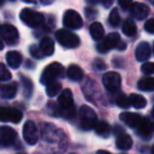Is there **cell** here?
I'll return each instance as SVG.
<instances>
[{"mask_svg": "<svg viewBox=\"0 0 154 154\" xmlns=\"http://www.w3.org/2000/svg\"><path fill=\"white\" fill-rule=\"evenodd\" d=\"M58 104L61 107L62 113L65 118L72 119L75 116V103H73L72 92L70 89H64L61 92V94L58 97Z\"/></svg>", "mask_w": 154, "mask_h": 154, "instance_id": "cell-1", "label": "cell"}, {"mask_svg": "<svg viewBox=\"0 0 154 154\" xmlns=\"http://www.w3.org/2000/svg\"><path fill=\"white\" fill-rule=\"evenodd\" d=\"M20 19L24 24L34 29L40 27L44 24V16L41 13L27 8H23L20 12Z\"/></svg>", "mask_w": 154, "mask_h": 154, "instance_id": "cell-2", "label": "cell"}, {"mask_svg": "<svg viewBox=\"0 0 154 154\" xmlns=\"http://www.w3.org/2000/svg\"><path fill=\"white\" fill-rule=\"evenodd\" d=\"M80 123H81V128L83 130H91L95 127L97 123V116L95 111L89 106H82L80 108Z\"/></svg>", "mask_w": 154, "mask_h": 154, "instance_id": "cell-3", "label": "cell"}, {"mask_svg": "<svg viewBox=\"0 0 154 154\" xmlns=\"http://www.w3.org/2000/svg\"><path fill=\"white\" fill-rule=\"evenodd\" d=\"M63 72H64V67L62 66V64L58 62H53L48 66L45 67L42 75H41L40 82L43 85H47L51 82L56 81L57 78L62 77Z\"/></svg>", "mask_w": 154, "mask_h": 154, "instance_id": "cell-4", "label": "cell"}, {"mask_svg": "<svg viewBox=\"0 0 154 154\" xmlns=\"http://www.w3.org/2000/svg\"><path fill=\"white\" fill-rule=\"evenodd\" d=\"M57 41L65 48H75L80 45V38L67 29H59L56 32Z\"/></svg>", "mask_w": 154, "mask_h": 154, "instance_id": "cell-5", "label": "cell"}, {"mask_svg": "<svg viewBox=\"0 0 154 154\" xmlns=\"http://www.w3.org/2000/svg\"><path fill=\"white\" fill-rule=\"evenodd\" d=\"M120 42H121L120 34H118V32H110L109 35H107V36L97 44V48L100 53L105 54L112 48H118V45L120 44Z\"/></svg>", "mask_w": 154, "mask_h": 154, "instance_id": "cell-6", "label": "cell"}, {"mask_svg": "<svg viewBox=\"0 0 154 154\" xmlns=\"http://www.w3.org/2000/svg\"><path fill=\"white\" fill-rule=\"evenodd\" d=\"M63 24L70 29H80L83 26V19L78 12L68 10L65 12L63 17Z\"/></svg>", "mask_w": 154, "mask_h": 154, "instance_id": "cell-7", "label": "cell"}, {"mask_svg": "<svg viewBox=\"0 0 154 154\" xmlns=\"http://www.w3.org/2000/svg\"><path fill=\"white\" fill-rule=\"evenodd\" d=\"M102 81H103V85L105 86V88L110 92L118 91L121 87V83H122L121 75L118 72H114V71L106 72L103 75Z\"/></svg>", "mask_w": 154, "mask_h": 154, "instance_id": "cell-8", "label": "cell"}, {"mask_svg": "<svg viewBox=\"0 0 154 154\" xmlns=\"http://www.w3.org/2000/svg\"><path fill=\"white\" fill-rule=\"evenodd\" d=\"M22 112L16 108L0 107V122H12L17 124L22 120Z\"/></svg>", "mask_w": 154, "mask_h": 154, "instance_id": "cell-9", "label": "cell"}, {"mask_svg": "<svg viewBox=\"0 0 154 154\" xmlns=\"http://www.w3.org/2000/svg\"><path fill=\"white\" fill-rule=\"evenodd\" d=\"M0 35L8 45H14L19 40L18 29L12 24H3L0 26Z\"/></svg>", "mask_w": 154, "mask_h": 154, "instance_id": "cell-10", "label": "cell"}, {"mask_svg": "<svg viewBox=\"0 0 154 154\" xmlns=\"http://www.w3.org/2000/svg\"><path fill=\"white\" fill-rule=\"evenodd\" d=\"M23 138L29 145H35L37 144L39 140V132L37 129V126L35 125L34 122L27 121L23 126Z\"/></svg>", "mask_w": 154, "mask_h": 154, "instance_id": "cell-11", "label": "cell"}, {"mask_svg": "<svg viewBox=\"0 0 154 154\" xmlns=\"http://www.w3.org/2000/svg\"><path fill=\"white\" fill-rule=\"evenodd\" d=\"M17 140V132L8 126H0V146L8 147L15 144Z\"/></svg>", "mask_w": 154, "mask_h": 154, "instance_id": "cell-12", "label": "cell"}, {"mask_svg": "<svg viewBox=\"0 0 154 154\" xmlns=\"http://www.w3.org/2000/svg\"><path fill=\"white\" fill-rule=\"evenodd\" d=\"M137 129V134L138 136L143 138V140H149L151 137H152L153 133H154V126L152 122H151L149 119L145 118V119H142L140 121V125L136 127Z\"/></svg>", "mask_w": 154, "mask_h": 154, "instance_id": "cell-13", "label": "cell"}, {"mask_svg": "<svg viewBox=\"0 0 154 154\" xmlns=\"http://www.w3.org/2000/svg\"><path fill=\"white\" fill-rule=\"evenodd\" d=\"M129 11H130L131 16L133 17V18H135L136 20H140V21L144 20L149 15V8L146 4L140 3V2L133 3Z\"/></svg>", "mask_w": 154, "mask_h": 154, "instance_id": "cell-14", "label": "cell"}, {"mask_svg": "<svg viewBox=\"0 0 154 154\" xmlns=\"http://www.w3.org/2000/svg\"><path fill=\"white\" fill-rule=\"evenodd\" d=\"M120 120L123 123H125L128 127L136 129V127L140 125V121H142V116L134 112H122L120 114Z\"/></svg>", "mask_w": 154, "mask_h": 154, "instance_id": "cell-15", "label": "cell"}, {"mask_svg": "<svg viewBox=\"0 0 154 154\" xmlns=\"http://www.w3.org/2000/svg\"><path fill=\"white\" fill-rule=\"evenodd\" d=\"M151 56V47L148 42H140L135 48V58L137 61L145 62L150 58Z\"/></svg>", "mask_w": 154, "mask_h": 154, "instance_id": "cell-16", "label": "cell"}, {"mask_svg": "<svg viewBox=\"0 0 154 154\" xmlns=\"http://www.w3.org/2000/svg\"><path fill=\"white\" fill-rule=\"evenodd\" d=\"M6 62H8L10 67H12V68H14V69H17L22 64V56H21V54L18 53V51H11L6 54Z\"/></svg>", "mask_w": 154, "mask_h": 154, "instance_id": "cell-17", "label": "cell"}, {"mask_svg": "<svg viewBox=\"0 0 154 154\" xmlns=\"http://www.w3.org/2000/svg\"><path fill=\"white\" fill-rule=\"evenodd\" d=\"M116 145L120 150H129L133 145V140H132L130 135L126 133H122L116 136Z\"/></svg>", "mask_w": 154, "mask_h": 154, "instance_id": "cell-18", "label": "cell"}, {"mask_svg": "<svg viewBox=\"0 0 154 154\" xmlns=\"http://www.w3.org/2000/svg\"><path fill=\"white\" fill-rule=\"evenodd\" d=\"M40 49L44 54L45 57H49L55 51V42L49 37H44L40 42Z\"/></svg>", "mask_w": 154, "mask_h": 154, "instance_id": "cell-19", "label": "cell"}, {"mask_svg": "<svg viewBox=\"0 0 154 154\" xmlns=\"http://www.w3.org/2000/svg\"><path fill=\"white\" fill-rule=\"evenodd\" d=\"M90 36L94 41H101L104 38L105 29L100 22H93L89 27Z\"/></svg>", "mask_w": 154, "mask_h": 154, "instance_id": "cell-20", "label": "cell"}, {"mask_svg": "<svg viewBox=\"0 0 154 154\" xmlns=\"http://www.w3.org/2000/svg\"><path fill=\"white\" fill-rule=\"evenodd\" d=\"M17 93V84L15 82L3 85L0 88V97L2 99H13Z\"/></svg>", "mask_w": 154, "mask_h": 154, "instance_id": "cell-21", "label": "cell"}, {"mask_svg": "<svg viewBox=\"0 0 154 154\" xmlns=\"http://www.w3.org/2000/svg\"><path fill=\"white\" fill-rule=\"evenodd\" d=\"M94 131L99 136L107 138V137H109L110 134H111V128H110L109 124L107 122L101 121V122L97 123V125H95V127H94Z\"/></svg>", "mask_w": 154, "mask_h": 154, "instance_id": "cell-22", "label": "cell"}, {"mask_svg": "<svg viewBox=\"0 0 154 154\" xmlns=\"http://www.w3.org/2000/svg\"><path fill=\"white\" fill-rule=\"evenodd\" d=\"M67 77L72 81H81L84 77V71L80 66L72 64L67 68Z\"/></svg>", "mask_w": 154, "mask_h": 154, "instance_id": "cell-23", "label": "cell"}, {"mask_svg": "<svg viewBox=\"0 0 154 154\" xmlns=\"http://www.w3.org/2000/svg\"><path fill=\"white\" fill-rule=\"evenodd\" d=\"M138 89L143 91H154V78H143L137 83Z\"/></svg>", "mask_w": 154, "mask_h": 154, "instance_id": "cell-24", "label": "cell"}, {"mask_svg": "<svg viewBox=\"0 0 154 154\" xmlns=\"http://www.w3.org/2000/svg\"><path fill=\"white\" fill-rule=\"evenodd\" d=\"M129 97H130V101H131V105L134 108H136V109H142V108H144L147 105V100L140 94L131 93Z\"/></svg>", "mask_w": 154, "mask_h": 154, "instance_id": "cell-25", "label": "cell"}, {"mask_svg": "<svg viewBox=\"0 0 154 154\" xmlns=\"http://www.w3.org/2000/svg\"><path fill=\"white\" fill-rule=\"evenodd\" d=\"M61 89H62L61 83L57 81H53L46 85V94L48 95L49 97H54L57 94H59Z\"/></svg>", "mask_w": 154, "mask_h": 154, "instance_id": "cell-26", "label": "cell"}, {"mask_svg": "<svg viewBox=\"0 0 154 154\" xmlns=\"http://www.w3.org/2000/svg\"><path fill=\"white\" fill-rule=\"evenodd\" d=\"M122 31L127 37L134 36V35H135V32H136L135 23H134L131 19H127V20L124 22V24L122 26Z\"/></svg>", "mask_w": 154, "mask_h": 154, "instance_id": "cell-27", "label": "cell"}, {"mask_svg": "<svg viewBox=\"0 0 154 154\" xmlns=\"http://www.w3.org/2000/svg\"><path fill=\"white\" fill-rule=\"evenodd\" d=\"M116 104H118L119 107L124 108V109H128L131 105V101H130V97H128L126 94H120L116 97Z\"/></svg>", "mask_w": 154, "mask_h": 154, "instance_id": "cell-28", "label": "cell"}, {"mask_svg": "<svg viewBox=\"0 0 154 154\" xmlns=\"http://www.w3.org/2000/svg\"><path fill=\"white\" fill-rule=\"evenodd\" d=\"M21 82H22L23 89H24V94L26 97H29L32 93V81L26 77H21Z\"/></svg>", "mask_w": 154, "mask_h": 154, "instance_id": "cell-29", "label": "cell"}, {"mask_svg": "<svg viewBox=\"0 0 154 154\" xmlns=\"http://www.w3.org/2000/svg\"><path fill=\"white\" fill-rule=\"evenodd\" d=\"M120 21H121V16H120V13H119V10L116 8H112L109 15V23L112 26H118L120 24Z\"/></svg>", "mask_w": 154, "mask_h": 154, "instance_id": "cell-30", "label": "cell"}, {"mask_svg": "<svg viewBox=\"0 0 154 154\" xmlns=\"http://www.w3.org/2000/svg\"><path fill=\"white\" fill-rule=\"evenodd\" d=\"M12 79V73L8 71L5 65L0 63V81H10Z\"/></svg>", "mask_w": 154, "mask_h": 154, "instance_id": "cell-31", "label": "cell"}, {"mask_svg": "<svg viewBox=\"0 0 154 154\" xmlns=\"http://www.w3.org/2000/svg\"><path fill=\"white\" fill-rule=\"evenodd\" d=\"M140 70L145 75H152L154 73V63L153 62H145L140 67Z\"/></svg>", "mask_w": 154, "mask_h": 154, "instance_id": "cell-32", "label": "cell"}, {"mask_svg": "<svg viewBox=\"0 0 154 154\" xmlns=\"http://www.w3.org/2000/svg\"><path fill=\"white\" fill-rule=\"evenodd\" d=\"M29 51H31V55L34 58H36V59H42V58L45 57L44 54H43L42 51L40 49V47L36 46V45H32Z\"/></svg>", "mask_w": 154, "mask_h": 154, "instance_id": "cell-33", "label": "cell"}, {"mask_svg": "<svg viewBox=\"0 0 154 154\" xmlns=\"http://www.w3.org/2000/svg\"><path fill=\"white\" fill-rule=\"evenodd\" d=\"M144 29L147 32L154 34V19H149V20H147L144 25Z\"/></svg>", "mask_w": 154, "mask_h": 154, "instance_id": "cell-34", "label": "cell"}, {"mask_svg": "<svg viewBox=\"0 0 154 154\" xmlns=\"http://www.w3.org/2000/svg\"><path fill=\"white\" fill-rule=\"evenodd\" d=\"M133 0H119V4L123 10H130V8L133 4Z\"/></svg>", "mask_w": 154, "mask_h": 154, "instance_id": "cell-35", "label": "cell"}, {"mask_svg": "<svg viewBox=\"0 0 154 154\" xmlns=\"http://www.w3.org/2000/svg\"><path fill=\"white\" fill-rule=\"evenodd\" d=\"M93 66H94V68L97 69V70H104V69H106V64L102 61L101 59H95L94 63H93Z\"/></svg>", "mask_w": 154, "mask_h": 154, "instance_id": "cell-36", "label": "cell"}, {"mask_svg": "<svg viewBox=\"0 0 154 154\" xmlns=\"http://www.w3.org/2000/svg\"><path fill=\"white\" fill-rule=\"evenodd\" d=\"M85 14H86V16H87V18L88 19H92L94 16H97V11H94L93 8H87L85 10Z\"/></svg>", "mask_w": 154, "mask_h": 154, "instance_id": "cell-37", "label": "cell"}, {"mask_svg": "<svg viewBox=\"0 0 154 154\" xmlns=\"http://www.w3.org/2000/svg\"><path fill=\"white\" fill-rule=\"evenodd\" d=\"M113 132H114V134L118 136L119 134L124 133V129L122 127H120V126H116V127H114V129H113Z\"/></svg>", "mask_w": 154, "mask_h": 154, "instance_id": "cell-38", "label": "cell"}, {"mask_svg": "<svg viewBox=\"0 0 154 154\" xmlns=\"http://www.w3.org/2000/svg\"><path fill=\"white\" fill-rule=\"evenodd\" d=\"M101 3L105 8H110L112 5V3H113V0H101Z\"/></svg>", "mask_w": 154, "mask_h": 154, "instance_id": "cell-39", "label": "cell"}, {"mask_svg": "<svg viewBox=\"0 0 154 154\" xmlns=\"http://www.w3.org/2000/svg\"><path fill=\"white\" fill-rule=\"evenodd\" d=\"M125 48H126V43L124 42V41L121 40L120 44L118 45V49H120V51H124Z\"/></svg>", "mask_w": 154, "mask_h": 154, "instance_id": "cell-40", "label": "cell"}, {"mask_svg": "<svg viewBox=\"0 0 154 154\" xmlns=\"http://www.w3.org/2000/svg\"><path fill=\"white\" fill-rule=\"evenodd\" d=\"M97 154H111V153L108 152V151H105V150H99L97 152Z\"/></svg>", "mask_w": 154, "mask_h": 154, "instance_id": "cell-41", "label": "cell"}, {"mask_svg": "<svg viewBox=\"0 0 154 154\" xmlns=\"http://www.w3.org/2000/svg\"><path fill=\"white\" fill-rule=\"evenodd\" d=\"M23 2H26V3H32V4H36L37 1L36 0H22Z\"/></svg>", "mask_w": 154, "mask_h": 154, "instance_id": "cell-42", "label": "cell"}, {"mask_svg": "<svg viewBox=\"0 0 154 154\" xmlns=\"http://www.w3.org/2000/svg\"><path fill=\"white\" fill-rule=\"evenodd\" d=\"M3 48H4V43H3V41L1 40V38H0V51H2Z\"/></svg>", "mask_w": 154, "mask_h": 154, "instance_id": "cell-43", "label": "cell"}, {"mask_svg": "<svg viewBox=\"0 0 154 154\" xmlns=\"http://www.w3.org/2000/svg\"><path fill=\"white\" fill-rule=\"evenodd\" d=\"M42 1H43V3H44V4H46V3H51L53 0H42Z\"/></svg>", "mask_w": 154, "mask_h": 154, "instance_id": "cell-44", "label": "cell"}, {"mask_svg": "<svg viewBox=\"0 0 154 154\" xmlns=\"http://www.w3.org/2000/svg\"><path fill=\"white\" fill-rule=\"evenodd\" d=\"M151 154H154V145H153L152 149H151Z\"/></svg>", "mask_w": 154, "mask_h": 154, "instance_id": "cell-45", "label": "cell"}, {"mask_svg": "<svg viewBox=\"0 0 154 154\" xmlns=\"http://www.w3.org/2000/svg\"><path fill=\"white\" fill-rule=\"evenodd\" d=\"M3 3H4V0H0V6H1Z\"/></svg>", "mask_w": 154, "mask_h": 154, "instance_id": "cell-46", "label": "cell"}, {"mask_svg": "<svg viewBox=\"0 0 154 154\" xmlns=\"http://www.w3.org/2000/svg\"><path fill=\"white\" fill-rule=\"evenodd\" d=\"M148 1L150 2L151 4H153V5H154V0H148Z\"/></svg>", "mask_w": 154, "mask_h": 154, "instance_id": "cell-47", "label": "cell"}, {"mask_svg": "<svg viewBox=\"0 0 154 154\" xmlns=\"http://www.w3.org/2000/svg\"><path fill=\"white\" fill-rule=\"evenodd\" d=\"M152 116H153V119H154V107H153V109H152Z\"/></svg>", "mask_w": 154, "mask_h": 154, "instance_id": "cell-48", "label": "cell"}, {"mask_svg": "<svg viewBox=\"0 0 154 154\" xmlns=\"http://www.w3.org/2000/svg\"><path fill=\"white\" fill-rule=\"evenodd\" d=\"M153 54H154V43H153Z\"/></svg>", "mask_w": 154, "mask_h": 154, "instance_id": "cell-49", "label": "cell"}, {"mask_svg": "<svg viewBox=\"0 0 154 154\" xmlns=\"http://www.w3.org/2000/svg\"><path fill=\"white\" fill-rule=\"evenodd\" d=\"M18 154H26V153H18Z\"/></svg>", "mask_w": 154, "mask_h": 154, "instance_id": "cell-50", "label": "cell"}, {"mask_svg": "<svg viewBox=\"0 0 154 154\" xmlns=\"http://www.w3.org/2000/svg\"><path fill=\"white\" fill-rule=\"evenodd\" d=\"M70 154H75V153H70Z\"/></svg>", "mask_w": 154, "mask_h": 154, "instance_id": "cell-51", "label": "cell"}, {"mask_svg": "<svg viewBox=\"0 0 154 154\" xmlns=\"http://www.w3.org/2000/svg\"><path fill=\"white\" fill-rule=\"evenodd\" d=\"M0 88H1V87H0Z\"/></svg>", "mask_w": 154, "mask_h": 154, "instance_id": "cell-52", "label": "cell"}]
</instances>
